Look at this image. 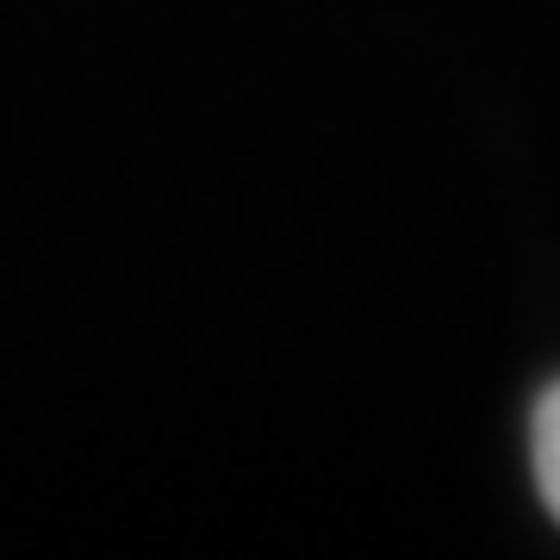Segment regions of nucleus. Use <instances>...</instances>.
Here are the masks:
<instances>
[{
  "mask_svg": "<svg viewBox=\"0 0 560 560\" xmlns=\"http://www.w3.org/2000/svg\"><path fill=\"white\" fill-rule=\"evenodd\" d=\"M529 460H536L541 504H548L555 523H560V381L548 386L541 405H536V423H529Z\"/></svg>",
  "mask_w": 560,
  "mask_h": 560,
  "instance_id": "nucleus-1",
  "label": "nucleus"
}]
</instances>
